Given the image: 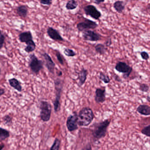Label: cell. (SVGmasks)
Wrapping results in <instances>:
<instances>
[{"instance_id":"obj_1","label":"cell","mask_w":150,"mask_h":150,"mask_svg":"<svg viewBox=\"0 0 150 150\" xmlns=\"http://www.w3.org/2000/svg\"><path fill=\"white\" fill-rule=\"evenodd\" d=\"M94 117V114L92 109L85 107L79 112L77 124L81 127H86L92 123Z\"/></svg>"},{"instance_id":"obj_2","label":"cell","mask_w":150,"mask_h":150,"mask_svg":"<svg viewBox=\"0 0 150 150\" xmlns=\"http://www.w3.org/2000/svg\"><path fill=\"white\" fill-rule=\"evenodd\" d=\"M110 124V121L109 119H106L94 125L92 135L94 141H97L105 137Z\"/></svg>"},{"instance_id":"obj_3","label":"cell","mask_w":150,"mask_h":150,"mask_svg":"<svg viewBox=\"0 0 150 150\" xmlns=\"http://www.w3.org/2000/svg\"><path fill=\"white\" fill-rule=\"evenodd\" d=\"M54 84L56 91V98L53 102V104L54 111L55 113H57L60 111L61 109L60 100L63 88V81L60 79H57L54 81Z\"/></svg>"},{"instance_id":"obj_4","label":"cell","mask_w":150,"mask_h":150,"mask_svg":"<svg viewBox=\"0 0 150 150\" xmlns=\"http://www.w3.org/2000/svg\"><path fill=\"white\" fill-rule=\"evenodd\" d=\"M52 106L50 103L46 101H41L40 102V117L41 120L44 122L50 121L51 117Z\"/></svg>"},{"instance_id":"obj_5","label":"cell","mask_w":150,"mask_h":150,"mask_svg":"<svg viewBox=\"0 0 150 150\" xmlns=\"http://www.w3.org/2000/svg\"><path fill=\"white\" fill-rule=\"evenodd\" d=\"M29 57V66L31 71L36 75H38L41 70L43 68V62L42 60L38 59L34 53L30 54Z\"/></svg>"},{"instance_id":"obj_6","label":"cell","mask_w":150,"mask_h":150,"mask_svg":"<svg viewBox=\"0 0 150 150\" xmlns=\"http://www.w3.org/2000/svg\"><path fill=\"white\" fill-rule=\"evenodd\" d=\"M115 69L119 72L123 74V77L125 79L129 78L132 71V67L129 66L125 62L122 61H118L117 63Z\"/></svg>"},{"instance_id":"obj_7","label":"cell","mask_w":150,"mask_h":150,"mask_svg":"<svg viewBox=\"0 0 150 150\" xmlns=\"http://www.w3.org/2000/svg\"><path fill=\"white\" fill-rule=\"evenodd\" d=\"M98 26V24L96 22L89 19H85V21L78 23L76 27L79 32H82L88 30L95 29Z\"/></svg>"},{"instance_id":"obj_8","label":"cell","mask_w":150,"mask_h":150,"mask_svg":"<svg viewBox=\"0 0 150 150\" xmlns=\"http://www.w3.org/2000/svg\"><path fill=\"white\" fill-rule=\"evenodd\" d=\"M86 15L95 20H99L101 17V13L93 5H88L83 8Z\"/></svg>"},{"instance_id":"obj_9","label":"cell","mask_w":150,"mask_h":150,"mask_svg":"<svg viewBox=\"0 0 150 150\" xmlns=\"http://www.w3.org/2000/svg\"><path fill=\"white\" fill-rule=\"evenodd\" d=\"M78 115L76 112H74L73 115H71L67 117L66 125L67 129L70 132L74 131L78 129L79 127L77 124Z\"/></svg>"},{"instance_id":"obj_10","label":"cell","mask_w":150,"mask_h":150,"mask_svg":"<svg viewBox=\"0 0 150 150\" xmlns=\"http://www.w3.org/2000/svg\"><path fill=\"white\" fill-rule=\"evenodd\" d=\"M82 37L85 41L93 42H97L101 39L100 35L90 30L82 31Z\"/></svg>"},{"instance_id":"obj_11","label":"cell","mask_w":150,"mask_h":150,"mask_svg":"<svg viewBox=\"0 0 150 150\" xmlns=\"http://www.w3.org/2000/svg\"><path fill=\"white\" fill-rule=\"evenodd\" d=\"M47 33L49 37L52 40L60 42L64 41V39L61 36L59 32L52 27H49L47 29Z\"/></svg>"},{"instance_id":"obj_12","label":"cell","mask_w":150,"mask_h":150,"mask_svg":"<svg viewBox=\"0 0 150 150\" xmlns=\"http://www.w3.org/2000/svg\"><path fill=\"white\" fill-rule=\"evenodd\" d=\"M42 56L45 61V66L48 69V71L51 73L53 74L54 72V69L55 68V63L53 62L52 59L48 53L45 52L42 54Z\"/></svg>"},{"instance_id":"obj_13","label":"cell","mask_w":150,"mask_h":150,"mask_svg":"<svg viewBox=\"0 0 150 150\" xmlns=\"http://www.w3.org/2000/svg\"><path fill=\"white\" fill-rule=\"evenodd\" d=\"M95 100L97 103H103L106 100V89L101 88H96L95 92Z\"/></svg>"},{"instance_id":"obj_14","label":"cell","mask_w":150,"mask_h":150,"mask_svg":"<svg viewBox=\"0 0 150 150\" xmlns=\"http://www.w3.org/2000/svg\"><path fill=\"white\" fill-rule=\"evenodd\" d=\"M19 40L21 43H27L31 40H33V35L31 31H26L22 32L18 36Z\"/></svg>"},{"instance_id":"obj_15","label":"cell","mask_w":150,"mask_h":150,"mask_svg":"<svg viewBox=\"0 0 150 150\" xmlns=\"http://www.w3.org/2000/svg\"><path fill=\"white\" fill-rule=\"evenodd\" d=\"M88 72L85 68H82L81 71H80L78 74V79L79 80V86H82L86 81L87 78Z\"/></svg>"},{"instance_id":"obj_16","label":"cell","mask_w":150,"mask_h":150,"mask_svg":"<svg viewBox=\"0 0 150 150\" xmlns=\"http://www.w3.org/2000/svg\"><path fill=\"white\" fill-rule=\"evenodd\" d=\"M9 85L13 88L17 90L18 92H21L22 91V87L21 82L16 78H12L8 80Z\"/></svg>"},{"instance_id":"obj_17","label":"cell","mask_w":150,"mask_h":150,"mask_svg":"<svg viewBox=\"0 0 150 150\" xmlns=\"http://www.w3.org/2000/svg\"><path fill=\"white\" fill-rule=\"evenodd\" d=\"M16 12L21 18H25L28 15V9L27 6L21 5L17 7L16 8Z\"/></svg>"},{"instance_id":"obj_18","label":"cell","mask_w":150,"mask_h":150,"mask_svg":"<svg viewBox=\"0 0 150 150\" xmlns=\"http://www.w3.org/2000/svg\"><path fill=\"white\" fill-rule=\"evenodd\" d=\"M137 111L140 115L144 116H149L150 115V107L148 105L143 104L140 105L137 109Z\"/></svg>"},{"instance_id":"obj_19","label":"cell","mask_w":150,"mask_h":150,"mask_svg":"<svg viewBox=\"0 0 150 150\" xmlns=\"http://www.w3.org/2000/svg\"><path fill=\"white\" fill-rule=\"evenodd\" d=\"M125 4L122 1H117L113 4V7L118 13H122L125 9Z\"/></svg>"},{"instance_id":"obj_20","label":"cell","mask_w":150,"mask_h":150,"mask_svg":"<svg viewBox=\"0 0 150 150\" xmlns=\"http://www.w3.org/2000/svg\"><path fill=\"white\" fill-rule=\"evenodd\" d=\"M27 46L24 49V51L27 53L33 52L35 50L36 45L34 40H31L26 43Z\"/></svg>"},{"instance_id":"obj_21","label":"cell","mask_w":150,"mask_h":150,"mask_svg":"<svg viewBox=\"0 0 150 150\" xmlns=\"http://www.w3.org/2000/svg\"><path fill=\"white\" fill-rule=\"evenodd\" d=\"M78 6V3L76 0H69L66 5V8L68 10L76 9Z\"/></svg>"},{"instance_id":"obj_22","label":"cell","mask_w":150,"mask_h":150,"mask_svg":"<svg viewBox=\"0 0 150 150\" xmlns=\"http://www.w3.org/2000/svg\"><path fill=\"white\" fill-rule=\"evenodd\" d=\"M10 136L9 132L6 129L0 127V141H3Z\"/></svg>"},{"instance_id":"obj_23","label":"cell","mask_w":150,"mask_h":150,"mask_svg":"<svg viewBox=\"0 0 150 150\" xmlns=\"http://www.w3.org/2000/svg\"><path fill=\"white\" fill-rule=\"evenodd\" d=\"M96 53L100 55H103L106 53V49L105 45L102 44H98L95 47Z\"/></svg>"},{"instance_id":"obj_24","label":"cell","mask_w":150,"mask_h":150,"mask_svg":"<svg viewBox=\"0 0 150 150\" xmlns=\"http://www.w3.org/2000/svg\"><path fill=\"white\" fill-rule=\"evenodd\" d=\"M99 79L101 80L105 84H108L110 82V79L108 75H106L102 72H100V73Z\"/></svg>"},{"instance_id":"obj_25","label":"cell","mask_w":150,"mask_h":150,"mask_svg":"<svg viewBox=\"0 0 150 150\" xmlns=\"http://www.w3.org/2000/svg\"><path fill=\"white\" fill-rule=\"evenodd\" d=\"M61 141L59 139L56 138L53 144L50 148L51 150H59L60 148Z\"/></svg>"},{"instance_id":"obj_26","label":"cell","mask_w":150,"mask_h":150,"mask_svg":"<svg viewBox=\"0 0 150 150\" xmlns=\"http://www.w3.org/2000/svg\"><path fill=\"white\" fill-rule=\"evenodd\" d=\"M64 53L65 55L68 57H75L76 55V53L71 49L66 48L64 51Z\"/></svg>"},{"instance_id":"obj_27","label":"cell","mask_w":150,"mask_h":150,"mask_svg":"<svg viewBox=\"0 0 150 150\" xmlns=\"http://www.w3.org/2000/svg\"><path fill=\"white\" fill-rule=\"evenodd\" d=\"M5 124L6 125L10 126L13 122V118L9 115H6L3 118Z\"/></svg>"},{"instance_id":"obj_28","label":"cell","mask_w":150,"mask_h":150,"mask_svg":"<svg viewBox=\"0 0 150 150\" xmlns=\"http://www.w3.org/2000/svg\"><path fill=\"white\" fill-rule=\"evenodd\" d=\"M141 133L146 137H150V125H147L144 128H143L141 130Z\"/></svg>"},{"instance_id":"obj_29","label":"cell","mask_w":150,"mask_h":150,"mask_svg":"<svg viewBox=\"0 0 150 150\" xmlns=\"http://www.w3.org/2000/svg\"><path fill=\"white\" fill-rule=\"evenodd\" d=\"M139 90L143 92H147L149 90V86L146 84L140 83L139 84Z\"/></svg>"},{"instance_id":"obj_30","label":"cell","mask_w":150,"mask_h":150,"mask_svg":"<svg viewBox=\"0 0 150 150\" xmlns=\"http://www.w3.org/2000/svg\"><path fill=\"white\" fill-rule=\"evenodd\" d=\"M56 54L57 59L59 62L62 65H64V60H63V57H62V55H61V53L59 52V51L57 50L56 51Z\"/></svg>"},{"instance_id":"obj_31","label":"cell","mask_w":150,"mask_h":150,"mask_svg":"<svg viewBox=\"0 0 150 150\" xmlns=\"http://www.w3.org/2000/svg\"><path fill=\"white\" fill-rule=\"evenodd\" d=\"M6 40V36L4 34H1L0 35V50L2 49Z\"/></svg>"},{"instance_id":"obj_32","label":"cell","mask_w":150,"mask_h":150,"mask_svg":"<svg viewBox=\"0 0 150 150\" xmlns=\"http://www.w3.org/2000/svg\"><path fill=\"white\" fill-rule=\"evenodd\" d=\"M140 56L142 59L144 60H147L149 59V55L147 52L145 51L140 52Z\"/></svg>"},{"instance_id":"obj_33","label":"cell","mask_w":150,"mask_h":150,"mask_svg":"<svg viewBox=\"0 0 150 150\" xmlns=\"http://www.w3.org/2000/svg\"><path fill=\"white\" fill-rule=\"evenodd\" d=\"M52 0H40L41 4L45 6H50L52 4Z\"/></svg>"},{"instance_id":"obj_34","label":"cell","mask_w":150,"mask_h":150,"mask_svg":"<svg viewBox=\"0 0 150 150\" xmlns=\"http://www.w3.org/2000/svg\"><path fill=\"white\" fill-rule=\"evenodd\" d=\"M95 4L96 5H100L101 3H103L105 1V0H93Z\"/></svg>"},{"instance_id":"obj_35","label":"cell","mask_w":150,"mask_h":150,"mask_svg":"<svg viewBox=\"0 0 150 150\" xmlns=\"http://www.w3.org/2000/svg\"><path fill=\"white\" fill-rule=\"evenodd\" d=\"M113 78L115 79V80L116 81H118V82H121L122 81V80L120 79V77L119 76H117L116 74H115L114 76H113Z\"/></svg>"},{"instance_id":"obj_36","label":"cell","mask_w":150,"mask_h":150,"mask_svg":"<svg viewBox=\"0 0 150 150\" xmlns=\"http://www.w3.org/2000/svg\"><path fill=\"white\" fill-rule=\"evenodd\" d=\"M111 44H112V42H111V39L110 38L108 39L105 42V45L107 46H110Z\"/></svg>"},{"instance_id":"obj_37","label":"cell","mask_w":150,"mask_h":150,"mask_svg":"<svg viewBox=\"0 0 150 150\" xmlns=\"http://www.w3.org/2000/svg\"><path fill=\"white\" fill-rule=\"evenodd\" d=\"M5 93V89L0 87V96L3 95Z\"/></svg>"},{"instance_id":"obj_38","label":"cell","mask_w":150,"mask_h":150,"mask_svg":"<svg viewBox=\"0 0 150 150\" xmlns=\"http://www.w3.org/2000/svg\"><path fill=\"white\" fill-rule=\"evenodd\" d=\"M5 147V145H0V150H2Z\"/></svg>"},{"instance_id":"obj_39","label":"cell","mask_w":150,"mask_h":150,"mask_svg":"<svg viewBox=\"0 0 150 150\" xmlns=\"http://www.w3.org/2000/svg\"><path fill=\"white\" fill-rule=\"evenodd\" d=\"M146 100H147V101L148 102H150V96H147V97H146Z\"/></svg>"},{"instance_id":"obj_40","label":"cell","mask_w":150,"mask_h":150,"mask_svg":"<svg viewBox=\"0 0 150 150\" xmlns=\"http://www.w3.org/2000/svg\"><path fill=\"white\" fill-rule=\"evenodd\" d=\"M2 34V32H1V30H0V35H1V34Z\"/></svg>"},{"instance_id":"obj_41","label":"cell","mask_w":150,"mask_h":150,"mask_svg":"<svg viewBox=\"0 0 150 150\" xmlns=\"http://www.w3.org/2000/svg\"><path fill=\"white\" fill-rule=\"evenodd\" d=\"M1 68H0V74H1Z\"/></svg>"}]
</instances>
